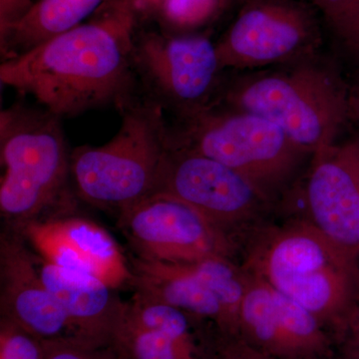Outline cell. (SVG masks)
<instances>
[{
	"mask_svg": "<svg viewBox=\"0 0 359 359\" xmlns=\"http://www.w3.org/2000/svg\"><path fill=\"white\" fill-rule=\"evenodd\" d=\"M217 104L273 122L313 157L334 147L349 111L341 80L318 55L224 79Z\"/></svg>",
	"mask_w": 359,
	"mask_h": 359,
	"instance_id": "obj_3",
	"label": "cell"
},
{
	"mask_svg": "<svg viewBox=\"0 0 359 359\" xmlns=\"http://www.w3.org/2000/svg\"><path fill=\"white\" fill-rule=\"evenodd\" d=\"M134 13H136L139 25H147L152 21L158 9L165 0H128Z\"/></svg>",
	"mask_w": 359,
	"mask_h": 359,
	"instance_id": "obj_25",
	"label": "cell"
},
{
	"mask_svg": "<svg viewBox=\"0 0 359 359\" xmlns=\"http://www.w3.org/2000/svg\"><path fill=\"white\" fill-rule=\"evenodd\" d=\"M139 20L128 0H106L90 20L0 65V81L57 117L119 110L141 95L133 65Z\"/></svg>",
	"mask_w": 359,
	"mask_h": 359,
	"instance_id": "obj_1",
	"label": "cell"
},
{
	"mask_svg": "<svg viewBox=\"0 0 359 359\" xmlns=\"http://www.w3.org/2000/svg\"><path fill=\"white\" fill-rule=\"evenodd\" d=\"M135 294L212 321L223 335H236L250 276L230 257L172 264L132 257Z\"/></svg>",
	"mask_w": 359,
	"mask_h": 359,
	"instance_id": "obj_10",
	"label": "cell"
},
{
	"mask_svg": "<svg viewBox=\"0 0 359 359\" xmlns=\"http://www.w3.org/2000/svg\"><path fill=\"white\" fill-rule=\"evenodd\" d=\"M118 112L121 126L110 141L71 151V184L84 202L119 214L154 192L170 124L162 107L143 95Z\"/></svg>",
	"mask_w": 359,
	"mask_h": 359,
	"instance_id": "obj_6",
	"label": "cell"
},
{
	"mask_svg": "<svg viewBox=\"0 0 359 359\" xmlns=\"http://www.w3.org/2000/svg\"><path fill=\"white\" fill-rule=\"evenodd\" d=\"M118 226L136 257L172 264L240 257V247L190 205L153 194L119 212Z\"/></svg>",
	"mask_w": 359,
	"mask_h": 359,
	"instance_id": "obj_11",
	"label": "cell"
},
{
	"mask_svg": "<svg viewBox=\"0 0 359 359\" xmlns=\"http://www.w3.org/2000/svg\"><path fill=\"white\" fill-rule=\"evenodd\" d=\"M170 147L231 168L278 207L313 159L273 122L219 104L170 124Z\"/></svg>",
	"mask_w": 359,
	"mask_h": 359,
	"instance_id": "obj_5",
	"label": "cell"
},
{
	"mask_svg": "<svg viewBox=\"0 0 359 359\" xmlns=\"http://www.w3.org/2000/svg\"><path fill=\"white\" fill-rule=\"evenodd\" d=\"M337 356L339 359H359V302L337 342Z\"/></svg>",
	"mask_w": 359,
	"mask_h": 359,
	"instance_id": "obj_22",
	"label": "cell"
},
{
	"mask_svg": "<svg viewBox=\"0 0 359 359\" xmlns=\"http://www.w3.org/2000/svg\"><path fill=\"white\" fill-rule=\"evenodd\" d=\"M36 262L45 285L67 313L78 341L90 346H110L127 302L91 273L59 268L41 257Z\"/></svg>",
	"mask_w": 359,
	"mask_h": 359,
	"instance_id": "obj_15",
	"label": "cell"
},
{
	"mask_svg": "<svg viewBox=\"0 0 359 359\" xmlns=\"http://www.w3.org/2000/svg\"><path fill=\"white\" fill-rule=\"evenodd\" d=\"M252 278L313 313L335 344L359 302V269L320 231L302 217L271 221L241 252Z\"/></svg>",
	"mask_w": 359,
	"mask_h": 359,
	"instance_id": "obj_2",
	"label": "cell"
},
{
	"mask_svg": "<svg viewBox=\"0 0 359 359\" xmlns=\"http://www.w3.org/2000/svg\"><path fill=\"white\" fill-rule=\"evenodd\" d=\"M0 318L45 341H78L67 313L45 285L36 257L11 226L0 236Z\"/></svg>",
	"mask_w": 359,
	"mask_h": 359,
	"instance_id": "obj_13",
	"label": "cell"
},
{
	"mask_svg": "<svg viewBox=\"0 0 359 359\" xmlns=\"http://www.w3.org/2000/svg\"><path fill=\"white\" fill-rule=\"evenodd\" d=\"M223 11L222 0H165L151 22L166 34H198Z\"/></svg>",
	"mask_w": 359,
	"mask_h": 359,
	"instance_id": "obj_19",
	"label": "cell"
},
{
	"mask_svg": "<svg viewBox=\"0 0 359 359\" xmlns=\"http://www.w3.org/2000/svg\"><path fill=\"white\" fill-rule=\"evenodd\" d=\"M0 162V212L11 226L72 204L71 151L61 118L41 106L20 101L1 111Z\"/></svg>",
	"mask_w": 359,
	"mask_h": 359,
	"instance_id": "obj_4",
	"label": "cell"
},
{
	"mask_svg": "<svg viewBox=\"0 0 359 359\" xmlns=\"http://www.w3.org/2000/svg\"><path fill=\"white\" fill-rule=\"evenodd\" d=\"M344 159L353 169L359 183V141L351 142L346 145L337 146Z\"/></svg>",
	"mask_w": 359,
	"mask_h": 359,
	"instance_id": "obj_27",
	"label": "cell"
},
{
	"mask_svg": "<svg viewBox=\"0 0 359 359\" xmlns=\"http://www.w3.org/2000/svg\"><path fill=\"white\" fill-rule=\"evenodd\" d=\"M250 0H222L223 2L224 11V9L230 8V7L236 6V4H238V6H244L245 4H247Z\"/></svg>",
	"mask_w": 359,
	"mask_h": 359,
	"instance_id": "obj_29",
	"label": "cell"
},
{
	"mask_svg": "<svg viewBox=\"0 0 359 359\" xmlns=\"http://www.w3.org/2000/svg\"><path fill=\"white\" fill-rule=\"evenodd\" d=\"M302 1L306 2L309 6L316 7V9L325 14V18L330 21L339 11L353 4L354 0H302Z\"/></svg>",
	"mask_w": 359,
	"mask_h": 359,
	"instance_id": "obj_26",
	"label": "cell"
},
{
	"mask_svg": "<svg viewBox=\"0 0 359 359\" xmlns=\"http://www.w3.org/2000/svg\"><path fill=\"white\" fill-rule=\"evenodd\" d=\"M349 111L359 117V80L351 95H348Z\"/></svg>",
	"mask_w": 359,
	"mask_h": 359,
	"instance_id": "obj_28",
	"label": "cell"
},
{
	"mask_svg": "<svg viewBox=\"0 0 359 359\" xmlns=\"http://www.w3.org/2000/svg\"><path fill=\"white\" fill-rule=\"evenodd\" d=\"M304 209L294 212L320 231L359 269V183L337 145L313 156Z\"/></svg>",
	"mask_w": 359,
	"mask_h": 359,
	"instance_id": "obj_14",
	"label": "cell"
},
{
	"mask_svg": "<svg viewBox=\"0 0 359 359\" xmlns=\"http://www.w3.org/2000/svg\"><path fill=\"white\" fill-rule=\"evenodd\" d=\"M106 0H35L29 13L0 32L1 61L68 32L93 15Z\"/></svg>",
	"mask_w": 359,
	"mask_h": 359,
	"instance_id": "obj_16",
	"label": "cell"
},
{
	"mask_svg": "<svg viewBox=\"0 0 359 359\" xmlns=\"http://www.w3.org/2000/svg\"><path fill=\"white\" fill-rule=\"evenodd\" d=\"M237 337L273 359H337L334 339L313 313L250 276Z\"/></svg>",
	"mask_w": 359,
	"mask_h": 359,
	"instance_id": "obj_12",
	"label": "cell"
},
{
	"mask_svg": "<svg viewBox=\"0 0 359 359\" xmlns=\"http://www.w3.org/2000/svg\"><path fill=\"white\" fill-rule=\"evenodd\" d=\"M110 346L121 359H211L169 335L142 327L126 316Z\"/></svg>",
	"mask_w": 359,
	"mask_h": 359,
	"instance_id": "obj_18",
	"label": "cell"
},
{
	"mask_svg": "<svg viewBox=\"0 0 359 359\" xmlns=\"http://www.w3.org/2000/svg\"><path fill=\"white\" fill-rule=\"evenodd\" d=\"M84 268L112 289L131 285V266L119 245L105 229L95 222L77 216L51 217Z\"/></svg>",
	"mask_w": 359,
	"mask_h": 359,
	"instance_id": "obj_17",
	"label": "cell"
},
{
	"mask_svg": "<svg viewBox=\"0 0 359 359\" xmlns=\"http://www.w3.org/2000/svg\"><path fill=\"white\" fill-rule=\"evenodd\" d=\"M45 359H121L112 346L95 347L76 341H47Z\"/></svg>",
	"mask_w": 359,
	"mask_h": 359,
	"instance_id": "obj_21",
	"label": "cell"
},
{
	"mask_svg": "<svg viewBox=\"0 0 359 359\" xmlns=\"http://www.w3.org/2000/svg\"><path fill=\"white\" fill-rule=\"evenodd\" d=\"M218 359H273L245 344L237 335L221 334Z\"/></svg>",
	"mask_w": 359,
	"mask_h": 359,
	"instance_id": "obj_23",
	"label": "cell"
},
{
	"mask_svg": "<svg viewBox=\"0 0 359 359\" xmlns=\"http://www.w3.org/2000/svg\"><path fill=\"white\" fill-rule=\"evenodd\" d=\"M302 0H250L216 42L224 71H256L318 55L320 25Z\"/></svg>",
	"mask_w": 359,
	"mask_h": 359,
	"instance_id": "obj_9",
	"label": "cell"
},
{
	"mask_svg": "<svg viewBox=\"0 0 359 359\" xmlns=\"http://www.w3.org/2000/svg\"><path fill=\"white\" fill-rule=\"evenodd\" d=\"M47 341L0 318V359H45Z\"/></svg>",
	"mask_w": 359,
	"mask_h": 359,
	"instance_id": "obj_20",
	"label": "cell"
},
{
	"mask_svg": "<svg viewBox=\"0 0 359 359\" xmlns=\"http://www.w3.org/2000/svg\"><path fill=\"white\" fill-rule=\"evenodd\" d=\"M153 194L190 205L226 233L241 252L250 236L271 221L278 208L231 168L178 148L168 149Z\"/></svg>",
	"mask_w": 359,
	"mask_h": 359,
	"instance_id": "obj_8",
	"label": "cell"
},
{
	"mask_svg": "<svg viewBox=\"0 0 359 359\" xmlns=\"http://www.w3.org/2000/svg\"><path fill=\"white\" fill-rule=\"evenodd\" d=\"M34 4L35 0H0V32L22 20Z\"/></svg>",
	"mask_w": 359,
	"mask_h": 359,
	"instance_id": "obj_24",
	"label": "cell"
},
{
	"mask_svg": "<svg viewBox=\"0 0 359 359\" xmlns=\"http://www.w3.org/2000/svg\"><path fill=\"white\" fill-rule=\"evenodd\" d=\"M133 65L141 95L175 119L215 105L223 89L226 71L216 43L199 33L177 36L139 25Z\"/></svg>",
	"mask_w": 359,
	"mask_h": 359,
	"instance_id": "obj_7",
	"label": "cell"
}]
</instances>
